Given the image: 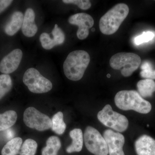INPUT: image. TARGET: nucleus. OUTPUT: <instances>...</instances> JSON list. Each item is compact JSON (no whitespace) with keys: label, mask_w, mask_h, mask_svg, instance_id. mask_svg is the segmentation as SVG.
<instances>
[{"label":"nucleus","mask_w":155,"mask_h":155,"mask_svg":"<svg viewBox=\"0 0 155 155\" xmlns=\"http://www.w3.org/2000/svg\"><path fill=\"white\" fill-rule=\"evenodd\" d=\"M141 62V58L137 54L120 52L111 57L110 64L113 69H121V74L124 77H129L138 69Z\"/></svg>","instance_id":"4"},{"label":"nucleus","mask_w":155,"mask_h":155,"mask_svg":"<svg viewBox=\"0 0 155 155\" xmlns=\"http://www.w3.org/2000/svg\"><path fill=\"white\" fill-rule=\"evenodd\" d=\"M46 147L43 149L42 155H58L61 146L60 139L56 136H51L46 142Z\"/></svg>","instance_id":"20"},{"label":"nucleus","mask_w":155,"mask_h":155,"mask_svg":"<svg viewBox=\"0 0 155 155\" xmlns=\"http://www.w3.org/2000/svg\"><path fill=\"white\" fill-rule=\"evenodd\" d=\"M141 69L140 75L142 77L145 79H155V69H153L152 65L149 61H145L143 63Z\"/></svg>","instance_id":"24"},{"label":"nucleus","mask_w":155,"mask_h":155,"mask_svg":"<svg viewBox=\"0 0 155 155\" xmlns=\"http://www.w3.org/2000/svg\"><path fill=\"white\" fill-rule=\"evenodd\" d=\"M107 76L108 78H110V74H108Z\"/></svg>","instance_id":"29"},{"label":"nucleus","mask_w":155,"mask_h":155,"mask_svg":"<svg viewBox=\"0 0 155 155\" xmlns=\"http://www.w3.org/2000/svg\"><path fill=\"white\" fill-rule=\"evenodd\" d=\"M128 6L120 3L114 6L101 17L99 22L100 31L106 35H111L119 29L129 14Z\"/></svg>","instance_id":"3"},{"label":"nucleus","mask_w":155,"mask_h":155,"mask_svg":"<svg viewBox=\"0 0 155 155\" xmlns=\"http://www.w3.org/2000/svg\"><path fill=\"white\" fill-rule=\"evenodd\" d=\"M12 2L11 0H0V14L8 8Z\"/></svg>","instance_id":"27"},{"label":"nucleus","mask_w":155,"mask_h":155,"mask_svg":"<svg viewBox=\"0 0 155 155\" xmlns=\"http://www.w3.org/2000/svg\"><path fill=\"white\" fill-rule=\"evenodd\" d=\"M51 34L53 36L52 38L46 32L42 33L40 36V41L45 49H51L55 46L63 44L65 41V35L64 31L57 24L55 25Z\"/></svg>","instance_id":"12"},{"label":"nucleus","mask_w":155,"mask_h":155,"mask_svg":"<svg viewBox=\"0 0 155 155\" xmlns=\"http://www.w3.org/2000/svg\"><path fill=\"white\" fill-rule=\"evenodd\" d=\"M68 21L70 24L77 25L78 29L77 31L78 38L84 40L89 34V29L93 27L94 20L91 15L84 13H78L69 17Z\"/></svg>","instance_id":"9"},{"label":"nucleus","mask_w":155,"mask_h":155,"mask_svg":"<svg viewBox=\"0 0 155 155\" xmlns=\"http://www.w3.org/2000/svg\"><path fill=\"white\" fill-rule=\"evenodd\" d=\"M97 117L103 125L118 132H124L128 127L129 123L127 118L113 110L110 105H106L102 110L99 112Z\"/></svg>","instance_id":"5"},{"label":"nucleus","mask_w":155,"mask_h":155,"mask_svg":"<svg viewBox=\"0 0 155 155\" xmlns=\"http://www.w3.org/2000/svg\"><path fill=\"white\" fill-rule=\"evenodd\" d=\"M35 13L33 9L28 8L25 11L22 26V33L27 37H32L38 31V27L35 22Z\"/></svg>","instance_id":"14"},{"label":"nucleus","mask_w":155,"mask_h":155,"mask_svg":"<svg viewBox=\"0 0 155 155\" xmlns=\"http://www.w3.org/2000/svg\"><path fill=\"white\" fill-rule=\"evenodd\" d=\"M63 2L65 4L75 5L83 10H88L91 6L90 1L88 0H63Z\"/></svg>","instance_id":"26"},{"label":"nucleus","mask_w":155,"mask_h":155,"mask_svg":"<svg viewBox=\"0 0 155 155\" xmlns=\"http://www.w3.org/2000/svg\"><path fill=\"white\" fill-rule=\"evenodd\" d=\"M23 121L28 127L39 131H44L51 127V119L33 107H29L25 110Z\"/></svg>","instance_id":"8"},{"label":"nucleus","mask_w":155,"mask_h":155,"mask_svg":"<svg viewBox=\"0 0 155 155\" xmlns=\"http://www.w3.org/2000/svg\"><path fill=\"white\" fill-rule=\"evenodd\" d=\"M114 101L117 107L123 110H133L140 114H147L152 109L150 103L134 90L118 92L115 96Z\"/></svg>","instance_id":"1"},{"label":"nucleus","mask_w":155,"mask_h":155,"mask_svg":"<svg viewBox=\"0 0 155 155\" xmlns=\"http://www.w3.org/2000/svg\"><path fill=\"white\" fill-rule=\"evenodd\" d=\"M69 135L72 138V144L67 148V152L69 153L79 152L83 147V137L82 130L79 128H75L70 131Z\"/></svg>","instance_id":"16"},{"label":"nucleus","mask_w":155,"mask_h":155,"mask_svg":"<svg viewBox=\"0 0 155 155\" xmlns=\"http://www.w3.org/2000/svg\"><path fill=\"white\" fill-rule=\"evenodd\" d=\"M13 86L11 76L8 74L0 75V100L12 88Z\"/></svg>","instance_id":"22"},{"label":"nucleus","mask_w":155,"mask_h":155,"mask_svg":"<svg viewBox=\"0 0 155 155\" xmlns=\"http://www.w3.org/2000/svg\"><path fill=\"white\" fill-rule=\"evenodd\" d=\"M22 55V51L19 49L12 51L0 62V72L8 75L16 71L21 62Z\"/></svg>","instance_id":"11"},{"label":"nucleus","mask_w":155,"mask_h":155,"mask_svg":"<svg viewBox=\"0 0 155 155\" xmlns=\"http://www.w3.org/2000/svg\"><path fill=\"white\" fill-rule=\"evenodd\" d=\"M137 86L138 93L143 98L151 97L155 91V81L152 79L139 81Z\"/></svg>","instance_id":"17"},{"label":"nucleus","mask_w":155,"mask_h":155,"mask_svg":"<svg viewBox=\"0 0 155 155\" xmlns=\"http://www.w3.org/2000/svg\"><path fill=\"white\" fill-rule=\"evenodd\" d=\"M137 155H155V140L150 136L143 135L135 142Z\"/></svg>","instance_id":"13"},{"label":"nucleus","mask_w":155,"mask_h":155,"mask_svg":"<svg viewBox=\"0 0 155 155\" xmlns=\"http://www.w3.org/2000/svg\"><path fill=\"white\" fill-rule=\"evenodd\" d=\"M24 15L20 11H16L12 14L11 19L5 28L6 34L13 36L22 27Z\"/></svg>","instance_id":"15"},{"label":"nucleus","mask_w":155,"mask_h":155,"mask_svg":"<svg viewBox=\"0 0 155 155\" xmlns=\"http://www.w3.org/2000/svg\"><path fill=\"white\" fill-rule=\"evenodd\" d=\"M37 143L35 140L28 139L24 141L21 149L20 155H35L37 149Z\"/></svg>","instance_id":"23"},{"label":"nucleus","mask_w":155,"mask_h":155,"mask_svg":"<svg viewBox=\"0 0 155 155\" xmlns=\"http://www.w3.org/2000/svg\"><path fill=\"white\" fill-rule=\"evenodd\" d=\"M51 130L59 134H64L66 129V125L64 121V115L61 112H59L53 116L51 119Z\"/></svg>","instance_id":"21"},{"label":"nucleus","mask_w":155,"mask_h":155,"mask_svg":"<svg viewBox=\"0 0 155 155\" xmlns=\"http://www.w3.org/2000/svg\"><path fill=\"white\" fill-rule=\"evenodd\" d=\"M90 62L88 53L77 50L69 53L64 64V74L69 80H80L83 77Z\"/></svg>","instance_id":"2"},{"label":"nucleus","mask_w":155,"mask_h":155,"mask_svg":"<svg viewBox=\"0 0 155 155\" xmlns=\"http://www.w3.org/2000/svg\"><path fill=\"white\" fill-rule=\"evenodd\" d=\"M23 81L29 90L34 93H45L52 88L51 82L35 68H30L25 71Z\"/></svg>","instance_id":"6"},{"label":"nucleus","mask_w":155,"mask_h":155,"mask_svg":"<svg viewBox=\"0 0 155 155\" xmlns=\"http://www.w3.org/2000/svg\"><path fill=\"white\" fill-rule=\"evenodd\" d=\"M22 140L20 137L12 139L3 148L2 155H17L19 153L22 146Z\"/></svg>","instance_id":"19"},{"label":"nucleus","mask_w":155,"mask_h":155,"mask_svg":"<svg viewBox=\"0 0 155 155\" xmlns=\"http://www.w3.org/2000/svg\"><path fill=\"white\" fill-rule=\"evenodd\" d=\"M17 119V113L8 110L0 114V131L9 129L16 123Z\"/></svg>","instance_id":"18"},{"label":"nucleus","mask_w":155,"mask_h":155,"mask_svg":"<svg viewBox=\"0 0 155 155\" xmlns=\"http://www.w3.org/2000/svg\"><path fill=\"white\" fill-rule=\"evenodd\" d=\"M84 140L90 152L95 155H108L109 152L105 140L94 127H86L84 134Z\"/></svg>","instance_id":"7"},{"label":"nucleus","mask_w":155,"mask_h":155,"mask_svg":"<svg viewBox=\"0 0 155 155\" xmlns=\"http://www.w3.org/2000/svg\"><path fill=\"white\" fill-rule=\"evenodd\" d=\"M155 36V34L152 31H147L143 32L140 35L136 37L134 41L137 45L142 44L144 43L148 42L153 39Z\"/></svg>","instance_id":"25"},{"label":"nucleus","mask_w":155,"mask_h":155,"mask_svg":"<svg viewBox=\"0 0 155 155\" xmlns=\"http://www.w3.org/2000/svg\"><path fill=\"white\" fill-rule=\"evenodd\" d=\"M104 137L107 145L110 155H125L123 147L125 144V137L119 132L107 129L104 133Z\"/></svg>","instance_id":"10"},{"label":"nucleus","mask_w":155,"mask_h":155,"mask_svg":"<svg viewBox=\"0 0 155 155\" xmlns=\"http://www.w3.org/2000/svg\"><path fill=\"white\" fill-rule=\"evenodd\" d=\"M14 135V131L12 129H8L6 132V136L8 139L12 138Z\"/></svg>","instance_id":"28"}]
</instances>
